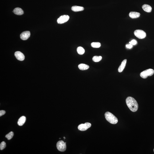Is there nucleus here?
<instances>
[{"label":"nucleus","instance_id":"obj_6","mask_svg":"<svg viewBox=\"0 0 154 154\" xmlns=\"http://www.w3.org/2000/svg\"><path fill=\"white\" fill-rule=\"evenodd\" d=\"M91 126V124L90 123L86 122L84 124H82L79 125L78 126V129L80 131H85L90 128Z\"/></svg>","mask_w":154,"mask_h":154},{"label":"nucleus","instance_id":"obj_25","mask_svg":"<svg viewBox=\"0 0 154 154\" xmlns=\"http://www.w3.org/2000/svg\"><path fill=\"white\" fill-rule=\"evenodd\" d=\"M63 138H64V139H65L66 138H65V137H63Z\"/></svg>","mask_w":154,"mask_h":154},{"label":"nucleus","instance_id":"obj_21","mask_svg":"<svg viewBox=\"0 0 154 154\" xmlns=\"http://www.w3.org/2000/svg\"><path fill=\"white\" fill-rule=\"evenodd\" d=\"M6 143L5 142L3 141L1 143L0 145V149L1 150H3L6 148Z\"/></svg>","mask_w":154,"mask_h":154},{"label":"nucleus","instance_id":"obj_27","mask_svg":"<svg viewBox=\"0 0 154 154\" xmlns=\"http://www.w3.org/2000/svg\"><path fill=\"white\" fill-rule=\"evenodd\" d=\"M61 138H60L59 139H61Z\"/></svg>","mask_w":154,"mask_h":154},{"label":"nucleus","instance_id":"obj_12","mask_svg":"<svg viewBox=\"0 0 154 154\" xmlns=\"http://www.w3.org/2000/svg\"><path fill=\"white\" fill-rule=\"evenodd\" d=\"M140 13L136 12H131L129 14V17L132 19L138 18L140 17Z\"/></svg>","mask_w":154,"mask_h":154},{"label":"nucleus","instance_id":"obj_1","mask_svg":"<svg viewBox=\"0 0 154 154\" xmlns=\"http://www.w3.org/2000/svg\"><path fill=\"white\" fill-rule=\"evenodd\" d=\"M126 101L127 106L132 111L136 112L138 110V104L134 98L129 96L127 98Z\"/></svg>","mask_w":154,"mask_h":154},{"label":"nucleus","instance_id":"obj_20","mask_svg":"<svg viewBox=\"0 0 154 154\" xmlns=\"http://www.w3.org/2000/svg\"><path fill=\"white\" fill-rule=\"evenodd\" d=\"M14 135V133L13 132H11L6 135V137L8 139V140H10L13 138Z\"/></svg>","mask_w":154,"mask_h":154},{"label":"nucleus","instance_id":"obj_16","mask_svg":"<svg viewBox=\"0 0 154 154\" xmlns=\"http://www.w3.org/2000/svg\"><path fill=\"white\" fill-rule=\"evenodd\" d=\"M89 65L84 64H80L78 66L79 69L81 70H85L89 69Z\"/></svg>","mask_w":154,"mask_h":154},{"label":"nucleus","instance_id":"obj_22","mask_svg":"<svg viewBox=\"0 0 154 154\" xmlns=\"http://www.w3.org/2000/svg\"><path fill=\"white\" fill-rule=\"evenodd\" d=\"M129 43L132 45H136L137 43V41L135 39L132 40L130 42H129Z\"/></svg>","mask_w":154,"mask_h":154},{"label":"nucleus","instance_id":"obj_8","mask_svg":"<svg viewBox=\"0 0 154 154\" xmlns=\"http://www.w3.org/2000/svg\"><path fill=\"white\" fill-rule=\"evenodd\" d=\"M30 36V32L28 31L24 32L20 34V37L21 39L25 40L28 39Z\"/></svg>","mask_w":154,"mask_h":154},{"label":"nucleus","instance_id":"obj_4","mask_svg":"<svg viewBox=\"0 0 154 154\" xmlns=\"http://www.w3.org/2000/svg\"><path fill=\"white\" fill-rule=\"evenodd\" d=\"M134 33L136 37L140 39L145 38L146 36L145 32L140 29H137L135 31Z\"/></svg>","mask_w":154,"mask_h":154},{"label":"nucleus","instance_id":"obj_17","mask_svg":"<svg viewBox=\"0 0 154 154\" xmlns=\"http://www.w3.org/2000/svg\"><path fill=\"white\" fill-rule=\"evenodd\" d=\"M77 53L79 54L82 55L84 54L85 52V49L82 47H79L77 48Z\"/></svg>","mask_w":154,"mask_h":154},{"label":"nucleus","instance_id":"obj_7","mask_svg":"<svg viewBox=\"0 0 154 154\" xmlns=\"http://www.w3.org/2000/svg\"><path fill=\"white\" fill-rule=\"evenodd\" d=\"M69 19V16L64 15L62 16L57 20V22L59 24H62L66 22Z\"/></svg>","mask_w":154,"mask_h":154},{"label":"nucleus","instance_id":"obj_13","mask_svg":"<svg viewBox=\"0 0 154 154\" xmlns=\"http://www.w3.org/2000/svg\"><path fill=\"white\" fill-rule=\"evenodd\" d=\"M142 7L143 10L147 12L150 13L152 11V8L149 5L145 4L143 5Z\"/></svg>","mask_w":154,"mask_h":154},{"label":"nucleus","instance_id":"obj_19","mask_svg":"<svg viewBox=\"0 0 154 154\" xmlns=\"http://www.w3.org/2000/svg\"><path fill=\"white\" fill-rule=\"evenodd\" d=\"M91 46L93 48H98L101 46V44L99 42H92L91 44Z\"/></svg>","mask_w":154,"mask_h":154},{"label":"nucleus","instance_id":"obj_23","mask_svg":"<svg viewBox=\"0 0 154 154\" xmlns=\"http://www.w3.org/2000/svg\"><path fill=\"white\" fill-rule=\"evenodd\" d=\"M6 112L4 110H1L0 111V116L3 115L6 113Z\"/></svg>","mask_w":154,"mask_h":154},{"label":"nucleus","instance_id":"obj_26","mask_svg":"<svg viewBox=\"0 0 154 154\" xmlns=\"http://www.w3.org/2000/svg\"></svg>","mask_w":154,"mask_h":154},{"label":"nucleus","instance_id":"obj_2","mask_svg":"<svg viewBox=\"0 0 154 154\" xmlns=\"http://www.w3.org/2000/svg\"><path fill=\"white\" fill-rule=\"evenodd\" d=\"M105 116L106 120L111 124H115L118 122V119L111 112H107L105 114Z\"/></svg>","mask_w":154,"mask_h":154},{"label":"nucleus","instance_id":"obj_10","mask_svg":"<svg viewBox=\"0 0 154 154\" xmlns=\"http://www.w3.org/2000/svg\"><path fill=\"white\" fill-rule=\"evenodd\" d=\"M14 14L17 15H21L23 14L24 12L23 10L19 8H16L13 11Z\"/></svg>","mask_w":154,"mask_h":154},{"label":"nucleus","instance_id":"obj_24","mask_svg":"<svg viewBox=\"0 0 154 154\" xmlns=\"http://www.w3.org/2000/svg\"><path fill=\"white\" fill-rule=\"evenodd\" d=\"M126 47L127 48H129V49H131L133 47V45L131 44H127L126 45Z\"/></svg>","mask_w":154,"mask_h":154},{"label":"nucleus","instance_id":"obj_5","mask_svg":"<svg viewBox=\"0 0 154 154\" xmlns=\"http://www.w3.org/2000/svg\"><path fill=\"white\" fill-rule=\"evenodd\" d=\"M56 146L58 150L61 152H64L66 150V144L62 140L58 141L57 143Z\"/></svg>","mask_w":154,"mask_h":154},{"label":"nucleus","instance_id":"obj_9","mask_svg":"<svg viewBox=\"0 0 154 154\" xmlns=\"http://www.w3.org/2000/svg\"><path fill=\"white\" fill-rule=\"evenodd\" d=\"M15 56L17 60L20 61H24L25 59V56L21 52L17 51L15 53Z\"/></svg>","mask_w":154,"mask_h":154},{"label":"nucleus","instance_id":"obj_3","mask_svg":"<svg viewBox=\"0 0 154 154\" xmlns=\"http://www.w3.org/2000/svg\"><path fill=\"white\" fill-rule=\"evenodd\" d=\"M154 73V71L152 69H150L145 70L140 74V76L142 78L145 79L148 76H151Z\"/></svg>","mask_w":154,"mask_h":154},{"label":"nucleus","instance_id":"obj_15","mask_svg":"<svg viewBox=\"0 0 154 154\" xmlns=\"http://www.w3.org/2000/svg\"><path fill=\"white\" fill-rule=\"evenodd\" d=\"M84 8L82 7L78 6H74L72 7L71 10L75 12H78L83 11L84 10Z\"/></svg>","mask_w":154,"mask_h":154},{"label":"nucleus","instance_id":"obj_18","mask_svg":"<svg viewBox=\"0 0 154 154\" xmlns=\"http://www.w3.org/2000/svg\"><path fill=\"white\" fill-rule=\"evenodd\" d=\"M102 57L101 56H95L92 58L93 61L95 62H99L102 59Z\"/></svg>","mask_w":154,"mask_h":154},{"label":"nucleus","instance_id":"obj_11","mask_svg":"<svg viewBox=\"0 0 154 154\" xmlns=\"http://www.w3.org/2000/svg\"><path fill=\"white\" fill-rule=\"evenodd\" d=\"M127 62V60L125 59L122 62L121 65H120L118 68V71L119 73H121L124 70L126 66Z\"/></svg>","mask_w":154,"mask_h":154},{"label":"nucleus","instance_id":"obj_14","mask_svg":"<svg viewBox=\"0 0 154 154\" xmlns=\"http://www.w3.org/2000/svg\"><path fill=\"white\" fill-rule=\"evenodd\" d=\"M26 120V118L25 116H23L19 119L17 124L20 126H22L24 125Z\"/></svg>","mask_w":154,"mask_h":154}]
</instances>
